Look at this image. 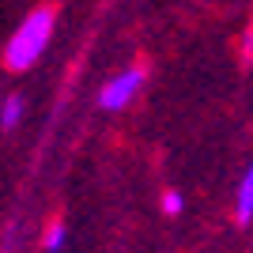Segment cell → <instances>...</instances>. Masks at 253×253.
<instances>
[{"mask_svg":"<svg viewBox=\"0 0 253 253\" xmlns=\"http://www.w3.org/2000/svg\"><path fill=\"white\" fill-rule=\"evenodd\" d=\"M49 38H53V8H34L19 23V31L11 34V42L4 45V64H8L11 72L34 68V64L42 61Z\"/></svg>","mask_w":253,"mask_h":253,"instance_id":"obj_1","label":"cell"},{"mask_svg":"<svg viewBox=\"0 0 253 253\" xmlns=\"http://www.w3.org/2000/svg\"><path fill=\"white\" fill-rule=\"evenodd\" d=\"M140 87H144V72H140V68H125V72H117L114 80L102 87L98 102H102V110H121V106H128L136 98Z\"/></svg>","mask_w":253,"mask_h":253,"instance_id":"obj_2","label":"cell"},{"mask_svg":"<svg viewBox=\"0 0 253 253\" xmlns=\"http://www.w3.org/2000/svg\"><path fill=\"white\" fill-rule=\"evenodd\" d=\"M234 219L250 223L253 219V167H246V178L238 181V201H234Z\"/></svg>","mask_w":253,"mask_h":253,"instance_id":"obj_3","label":"cell"},{"mask_svg":"<svg viewBox=\"0 0 253 253\" xmlns=\"http://www.w3.org/2000/svg\"><path fill=\"white\" fill-rule=\"evenodd\" d=\"M19 121H23V98L19 95H8V98H4V106H0V128H8V132H11Z\"/></svg>","mask_w":253,"mask_h":253,"instance_id":"obj_4","label":"cell"},{"mask_svg":"<svg viewBox=\"0 0 253 253\" xmlns=\"http://www.w3.org/2000/svg\"><path fill=\"white\" fill-rule=\"evenodd\" d=\"M64 242H68V231H64V223H53L49 234H45V253H61Z\"/></svg>","mask_w":253,"mask_h":253,"instance_id":"obj_5","label":"cell"},{"mask_svg":"<svg viewBox=\"0 0 253 253\" xmlns=\"http://www.w3.org/2000/svg\"><path fill=\"white\" fill-rule=\"evenodd\" d=\"M181 208H185V197H181L178 189H170L167 197H163V211H167V215H181Z\"/></svg>","mask_w":253,"mask_h":253,"instance_id":"obj_6","label":"cell"}]
</instances>
